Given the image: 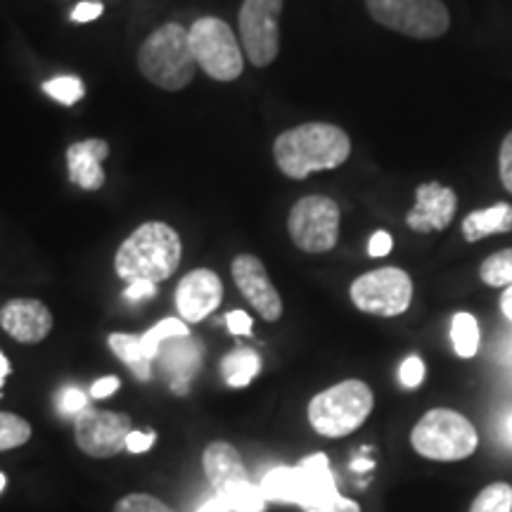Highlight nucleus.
I'll use <instances>...</instances> for the list:
<instances>
[{
  "mask_svg": "<svg viewBox=\"0 0 512 512\" xmlns=\"http://www.w3.org/2000/svg\"><path fill=\"white\" fill-rule=\"evenodd\" d=\"M354 467H358V470H368V467H373L368 463V460H358V463H354Z\"/></svg>",
  "mask_w": 512,
  "mask_h": 512,
  "instance_id": "nucleus-43",
  "label": "nucleus"
},
{
  "mask_svg": "<svg viewBox=\"0 0 512 512\" xmlns=\"http://www.w3.org/2000/svg\"><path fill=\"white\" fill-rule=\"evenodd\" d=\"M114 512H176L169 505L147 494H131L114 505Z\"/></svg>",
  "mask_w": 512,
  "mask_h": 512,
  "instance_id": "nucleus-30",
  "label": "nucleus"
},
{
  "mask_svg": "<svg viewBox=\"0 0 512 512\" xmlns=\"http://www.w3.org/2000/svg\"><path fill=\"white\" fill-rule=\"evenodd\" d=\"M501 306H503V313H505V316H508V318L512 320V285L508 287V290L503 292V297H501Z\"/></svg>",
  "mask_w": 512,
  "mask_h": 512,
  "instance_id": "nucleus-41",
  "label": "nucleus"
},
{
  "mask_svg": "<svg viewBox=\"0 0 512 512\" xmlns=\"http://www.w3.org/2000/svg\"><path fill=\"white\" fill-rule=\"evenodd\" d=\"M119 384H121L119 377H114V375L100 377L98 382H93L91 396H93V399H107V396H112L114 392H117Z\"/></svg>",
  "mask_w": 512,
  "mask_h": 512,
  "instance_id": "nucleus-39",
  "label": "nucleus"
},
{
  "mask_svg": "<svg viewBox=\"0 0 512 512\" xmlns=\"http://www.w3.org/2000/svg\"><path fill=\"white\" fill-rule=\"evenodd\" d=\"M451 337L460 358H472L479 349V325L470 313H456L451 323Z\"/></svg>",
  "mask_w": 512,
  "mask_h": 512,
  "instance_id": "nucleus-25",
  "label": "nucleus"
},
{
  "mask_svg": "<svg viewBox=\"0 0 512 512\" xmlns=\"http://www.w3.org/2000/svg\"><path fill=\"white\" fill-rule=\"evenodd\" d=\"M375 396L361 380H344L316 394L309 403V422L318 434L330 439L347 437L368 420Z\"/></svg>",
  "mask_w": 512,
  "mask_h": 512,
  "instance_id": "nucleus-5",
  "label": "nucleus"
},
{
  "mask_svg": "<svg viewBox=\"0 0 512 512\" xmlns=\"http://www.w3.org/2000/svg\"><path fill=\"white\" fill-rule=\"evenodd\" d=\"M131 418L124 413L95 411L86 408L74 420L76 444L91 458H112L124 451L126 441L131 437Z\"/></svg>",
  "mask_w": 512,
  "mask_h": 512,
  "instance_id": "nucleus-12",
  "label": "nucleus"
},
{
  "mask_svg": "<svg viewBox=\"0 0 512 512\" xmlns=\"http://www.w3.org/2000/svg\"><path fill=\"white\" fill-rule=\"evenodd\" d=\"M223 302L221 278L209 268H195L176 287V309L185 323H200Z\"/></svg>",
  "mask_w": 512,
  "mask_h": 512,
  "instance_id": "nucleus-14",
  "label": "nucleus"
},
{
  "mask_svg": "<svg viewBox=\"0 0 512 512\" xmlns=\"http://www.w3.org/2000/svg\"><path fill=\"white\" fill-rule=\"evenodd\" d=\"M226 325L228 330L238 337L252 335V316L245 311H230L226 316Z\"/></svg>",
  "mask_w": 512,
  "mask_h": 512,
  "instance_id": "nucleus-35",
  "label": "nucleus"
},
{
  "mask_svg": "<svg viewBox=\"0 0 512 512\" xmlns=\"http://www.w3.org/2000/svg\"><path fill=\"white\" fill-rule=\"evenodd\" d=\"M498 174H501L503 188L512 195V131L503 138L501 152H498Z\"/></svg>",
  "mask_w": 512,
  "mask_h": 512,
  "instance_id": "nucleus-33",
  "label": "nucleus"
},
{
  "mask_svg": "<svg viewBox=\"0 0 512 512\" xmlns=\"http://www.w3.org/2000/svg\"><path fill=\"white\" fill-rule=\"evenodd\" d=\"M3 489H5V475L0 472V491H3Z\"/></svg>",
  "mask_w": 512,
  "mask_h": 512,
  "instance_id": "nucleus-44",
  "label": "nucleus"
},
{
  "mask_svg": "<svg viewBox=\"0 0 512 512\" xmlns=\"http://www.w3.org/2000/svg\"><path fill=\"white\" fill-rule=\"evenodd\" d=\"M102 3H95V0H83V3L76 5L72 10V22L76 24H88L93 19H98L102 15Z\"/></svg>",
  "mask_w": 512,
  "mask_h": 512,
  "instance_id": "nucleus-34",
  "label": "nucleus"
},
{
  "mask_svg": "<svg viewBox=\"0 0 512 512\" xmlns=\"http://www.w3.org/2000/svg\"><path fill=\"white\" fill-rule=\"evenodd\" d=\"M510 434H512V420H510Z\"/></svg>",
  "mask_w": 512,
  "mask_h": 512,
  "instance_id": "nucleus-45",
  "label": "nucleus"
},
{
  "mask_svg": "<svg viewBox=\"0 0 512 512\" xmlns=\"http://www.w3.org/2000/svg\"><path fill=\"white\" fill-rule=\"evenodd\" d=\"M366 8L377 24L418 41L441 38L451 27L441 0H366Z\"/></svg>",
  "mask_w": 512,
  "mask_h": 512,
  "instance_id": "nucleus-8",
  "label": "nucleus"
},
{
  "mask_svg": "<svg viewBox=\"0 0 512 512\" xmlns=\"http://www.w3.org/2000/svg\"><path fill=\"white\" fill-rule=\"evenodd\" d=\"M197 67L214 81H235L245 72V55L235 31L219 17H202L188 29Z\"/></svg>",
  "mask_w": 512,
  "mask_h": 512,
  "instance_id": "nucleus-7",
  "label": "nucleus"
},
{
  "mask_svg": "<svg viewBox=\"0 0 512 512\" xmlns=\"http://www.w3.org/2000/svg\"><path fill=\"white\" fill-rule=\"evenodd\" d=\"M351 138L344 128L325 121H309L280 133L273 143V157L287 178L304 181L313 171H330L347 162Z\"/></svg>",
  "mask_w": 512,
  "mask_h": 512,
  "instance_id": "nucleus-2",
  "label": "nucleus"
},
{
  "mask_svg": "<svg viewBox=\"0 0 512 512\" xmlns=\"http://www.w3.org/2000/svg\"><path fill=\"white\" fill-rule=\"evenodd\" d=\"M159 370L169 377L171 389L176 394H188L192 377L202 366V347L188 337H171L159 347V354L155 358Z\"/></svg>",
  "mask_w": 512,
  "mask_h": 512,
  "instance_id": "nucleus-17",
  "label": "nucleus"
},
{
  "mask_svg": "<svg viewBox=\"0 0 512 512\" xmlns=\"http://www.w3.org/2000/svg\"><path fill=\"white\" fill-rule=\"evenodd\" d=\"M235 285L261 318L273 323L283 316V299L268 278L264 261L254 254H238L230 264Z\"/></svg>",
  "mask_w": 512,
  "mask_h": 512,
  "instance_id": "nucleus-13",
  "label": "nucleus"
},
{
  "mask_svg": "<svg viewBox=\"0 0 512 512\" xmlns=\"http://www.w3.org/2000/svg\"><path fill=\"white\" fill-rule=\"evenodd\" d=\"M479 278L491 287H510L512 285V249L491 254L489 259L479 266Z\"/></svg>",
  "mask_w": 512,
  "mask_h": 512,
  "instance_id": "nucleus-26",
  "label": "nucleus"
},
{
  "mask_svg": "<svg viewBox=\"0 0 512 512\" xmlns=\"http://www.w3.org/2000/svg\"><path fill=\"white\" fill-rule=\"evenodd\" d=\"M197 512H228V505L223 503L221 496H211L207 503H202V508Z\"/></svg>",
  "mask_w": 512,
  "mask_h": 512,
  "instance_id": "nucleus-40",
  "label": "nucleus"
},
{
  "mask_svg": "<svg viewBox=\"0 0 512 512\" xmlns=\"http://www.w3.org/2000/svg\"><path fill=\"white\" fill-rule=\"evenodd\" d=\"M181 235L169 223L147 221L121 242L114 256V271L124 283H164L181 264Z\"/></svg>",
  "mask_w": 512,
  "mask_h": 512,
  "instance_id": "nucleus-3",
  "label": "nucleus"
},
{
  "mask_svg": "<svg viewBox=\"0 0 512 512\" xmlns=\"http://www.w3.org/2000/svg\"><path fill=\"white\" fill-rule=\"evenodd\" d=\"M88 408V396L86 392H81L79 387H64L60 394H57V411L62 415H79Z\"/></svg>",
  "mask_w": 512,
  "mask_h": 512,
  "instance_id": "nucleus-31",
  "label": "nucleus"
},
{
  "mask_svg": "<svg viewBox=\"0 0 512 512\" xmlns=\"http://www.w3.org/2000/svg\"><path fill=\"white\" fill-rule=\"evenodd\" d=\"M157 294V285L147 283V280H138V283H131L124 290V297L128 302H143V299H152Z\"/></svg>",
  "mask_w": 512,
  "mask_h": 512,
  "instance_id": "nucleus-37",
  "label": "nucleus"
},
{
  "mask_svg": "<svg viewBox=\"0 0 512 512\" xmlns=\"http://www.w3.org/2000/svg\"><path fill=\"white\" fill-rule=\"evenodd\" d=\"M8 375H10V361L5 358L3 351H0V389H3V382Z\"/></svg>",
  "mask_w": 512,
  "mask_h": 512,
  "instance_id": "nucleus-42",
  "label": "nucleus"
},
{
  "mask_svg": "<svg viewBox=\"0 0 512 512\" xmlns=\"http://www.w3.org/2000/svg\"><path fill=\"white\" fill-rule=\"evenodd\" d=\"M458 209L456 192L437 181L422 183L415 190V207L408 211L406 223L415 233H437L451 226Z\"/></svg>",
  "mask_w": 512,
  "mask_h": 512,
  "instance_id": "nucleus-15",
  "label": "nucleus"
},
{
  "mask_svg": "<svg viewBox=\"0 0 512 512\" xmlns=\"http://www.w3.org/2000/svg\"><path fill=\"white\" fill-rule=\"evenodd\" d=\"M512 230V207L510 204H496L491 209L472 211L463 221V235L467 242H479L489 235H501Z\"/></svg>",
  "mask_w": 512,
  "mask_h": 512,
  "instance_id": "nucleus-20",
  "label": "nucleus"
},
{
  "mask_svg": "<svg viewBox=\"0 0 512 512\" xmlns=\"http://www.w3.org/2000/svg\"><path fill=\"white\" fill-rule=\"evenodd\" d=\"M280 12L283 0H245L240 8L242 53L256 69L268 67L280 53Z\"/></svg>",
  "mask_w": 512,
  "mask_h": 512,
  "instance_id": "nucleus-11",
  "label": "nucleus"
},
{
  "mask_svg": "<svg viewBox=\"0 0 512 512\" xmlns=\"http://www.w3.org/2000/svg\"><path fill=\"white\" fill-rule=\"evenodd\" d=\"M259 489L266 501L294 503L304 512H361L358 503L337 491L325 453H313L294 467H273L259 482Z\"/></svg>",
  "mask_w": 512,
  "mask_h": 512,
  "instance_id": "nucleus-1",
  "label": "nucleus"
},
{
  "mask_svg": "<svg viewBox=\"0 0 512 512\" xmlns=\"http://www.w3.org/2000/svg\"><path fill=\"white\" fill-rule=\"evenodd\" d=\"M190 330H188V323L181 318H164L159 320L155 328H150L145 332V335H140V342H143V351L145 356L150 358L152 363H155V358L159 354V347L166 342V339L171 337H188Z\"/></svg>",
  "mask_w": 512,
  "mask_h": 512,
  "instance_id": "nucleus-24",
  "label": "nucleus"
},
{
  "mask_svg": "<svg viewBox=\"0 0 512 512\" xmlns=\"http://www.w3.org/2000/svg\"><path fill=\"white\" fill-rule=\"evenodd\" d=\"M138 69L162 91L176 93L188 88L197 72L188 29L183 24L169 22L152 31L138 50Z\"/></svg>",
  "mask_w": 512,
  "mask_h": 512,
  "instance_id": "nucleus-4",
  "label": "nucleus"
},
{
  "mask_svg": "<svg viewBox=\"0 0 512 512\" xmlns=\"http://www.w3.org/2000/svg\"><path fill=\"white\" fill-rule=\"evenodd\" d=\"M399 380L403 387H408V389L420 387L422 380H425V363H422V358L408 356L399 368Z\"/></svg>",
  "mask_w": 512,
  "mask_h": 512,
  "instance_id": "nucleus-32",
  "label": "nucleus"
},
{
  "mask_svg": "<svg viewBox=\"0 0 512 512\" xmlns=\"http://www.w3.org/2000/svg\"><path fill=\"white\" fill-rule=\"evenodd\" d=\"M261 358L252 349H235L223 358L221 373L226 377L228 387H247L249 382L259 375Z\"/></svg>",
  "mask_w": 512,
  "mask_h": 512,
  "instance_id": "nucleus-22",
  "label": "nucleus"
},
{
  "mask_svg": "<svg viewBox=\"0 0 512 512\" xmlns=\"http://www.w3.org/2000/svg\"><path fill=\"white\" fill-rule=\"evenodd\" d=\"M392 247H394L392 235L384 233V230H377V233L368 242V254L373 256V259H382V256H387L389 252H392Z\"/></svg>",
  "mask_w": 512,
  "mask_h": 512,
  "instance_id": "nucleus-36",
  "label": "nucleus"
},
{
  "mask_svg": "<svg viewBox=\"0 0 512 512\" xmlns=\"http://www.w3.org/2000/svg\"><path fill=\"white\" fill-rule=\"evenodd\" d=\"M155 444V432H131V437L126 441V448L131 453H145L150 451Z\"/></svg>",
  "mask_w": 512,
  "mask_h": 512,
  "instance_id": "nucleus-38",
  "label": "nucleus"
},
{
  "mask_svg": "<svg viewBox=\"0 0 512 512\" xmlns=\"http://www.w3.org/2000/svg\"><path fill=\"white\" fill-rule=\"evenodd\" d=\"M0 328L17 342L38 344L53 330V313L38 299H10L0 309Z\"/></svg>",
  "mask_w": 512,
  "mask_h": 512,
  "instance_id": "nucleus-16",
  "label": "nucleus"
},
{
  "mask_svg": "<svg viewBox=\"0 0 512 512\" xmlns=\"http://www.w3.org/2000/svg\"><path fill=\"white\" fill-rule=\"evenodd\" d=\"M43 91H46L48 98H53L55 102H60V105H67L72 107L79 102L83 95H86V88H83V83L79 76H55V79H50L43 83Z\"/></svg>",
  "mask_w": 512,
  "mask_h": 512,
  "instance_id": "nucleus-28",
  "label": "nucleus"
},
{
  "mask_svg": "<svg viewBox=\"0 0 512 512\" xmlns=\"http://www.w3.org/2000/svg\"><path fill=\"white\" fill-rule=\"evenodd\" d=\"M413 280L401 268L384 266L377 271L363 273L351 283V302L358 311L370 316L394 318L411 306Z\"/></svg>",
  "mask_w": 512,
  "mask_h": 512,
  "instance_id": "nucleus-10",
  "label": "nucleus"
},
{
  "mask_svg": "<svg viewBox=\"0 0 512 512\" xmlns=\"http://www.w3.org/2000/svg\"><path fill=\"white\" fill-rule=\"evenodd\" d=\"M31 439V425L15 413L0 411V451L24 446Z\"/></svg>",
  "mask_w": 512,
  "mask_h": 512,
  "instance_id": "nucleus-27",
  "label": "nucleus"
},
{
  "mask_svg": "<svg viewBox=\"0 0 512 512\" xmlns=\"http://www.w3.org/2000/svg\"><path fill=\"white\" fill-rule=\"evenodd\" d=\"M216 496L223 498V503L228 505V512H264L266 508L264 494H261L259 486L249 482V479L247 482L230 486V489L221 491V494Z\"/></svg>",
  "mask_w": 512,
  "mask_h": 512,
  "instance_id": "nucleus-23",
  "label": "nucleus"
},
{
  "mask_svg": "<svg viewBox=\"0 0 512 512\" xmlns=\"http://www.w3.org/2000/svg\"><path fill=\"white\" fill-rule=\"evenodd\" d=\"M411 444L422 458L453 463L470 458L477 451L479 437L475 425L465 415L448 408H434L413 427Z\"/></svg>",
  "mask_w": 512,
  "mask_h": 512,
  "instance_id": "nucleus-6",
  "label": "nucleus"
},
{
  "mask_svg": "<svg viewBox=\"0 0 512 512\" xmlns=\"http://www.w3.org/2000/svg\"><path fill=\"white\" fill-rule=\"evenodd\" d=\"M339 204L325 195L302 197L287 216L290 240L306 254H325L339 240Z\"/></svg>",
  "mask_w": 512,
  "mask_h": 512,
  "instance_id": "nucleus-9",
  "label": "nucleus"
},
{
  "mask_svg": "<svg viewBox=\"0 0 512 512\" xmlns=\"http://www.w3.org/2000/svg\"><path fill=\"white\" fill-rule=\"evenodd\" d=\"M470 512H512V486L503 482L486 486L475 498Z\"/></svg>",
  "mask_w": 512,
  "mask_h": 512,
  "instance_id": "nucleus-29",
  "label": "nucleus"
},
{
  "mask_svg": "<svg viewBox=\"0 0 512 512\" xmlns=\"http://www.w3.org/2000/svg\"><path fill=\"white\" fill-rule=\"evenodd\" d=\"M110 155V145L107 140L88 138L67 147V171L69 181L79 185L81 190H100L105 185V171L102 162Z\"/></svg>",
  "mask_w": 512,
  "mask_h": 512,
  "instance_id": "nucleus-18",
  "label": "nucleus"
},
{
  "mask_svg": "<svg viewBox=\"0 0 512 512\" xmlns=\"http://www.w3.org/2000/svg\"><path fill=\"white\" fill-rule=\"evenodd\" d=\"M202 465L216 494H221V491L230 489V486L247 482L249 479L238 448L226 444V441H214V444H209L207 451H204Z\"/></svg>",
  "mask_w": 512,
  "mask_h": 512,
  "instance_id": "nucleus-19",
  "label": "nucleus"
},
{
  "mask_svg": "<svg viewBox=\"0 0 512 512\" xmlns=\"http://www.w3.org/2000/svg\"><path fill=\"white\" fill-rule=\"evenodd\" d=\"M107 344H110V349L114 351V354H117L119 361L126 363V366L133 370V375H136L140 382L150 380V377H152V361L145 356L140 335L112 332L110 339H107Z\"/></svg>",
  "mask_w": 512,
  "mask_h": 512,
  "instance_id": "nucleus-21",
  "label": "nucleus"
}]
</instances>
